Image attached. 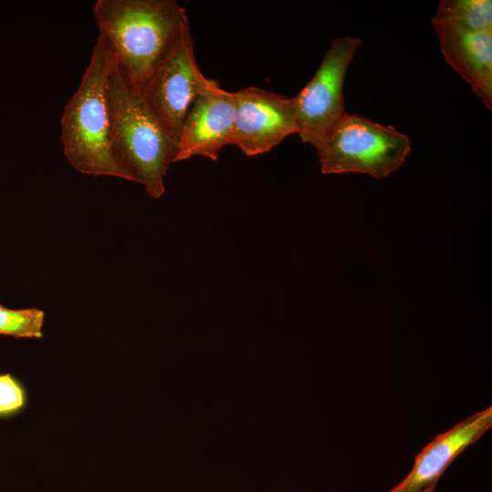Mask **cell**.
<instances>
[{"mask_svg": "<svg viewBox=\"0 0 492 492\" xmlns=\"http://www.w3.org/2000/svg\"><path fill=\"white\" fill-rule=\"evenodd\" d=\"M436 485L431 486V487H427V488H425V489H424V490H422L420 492H436Z\"/></svg>", "mask_w": 492, "mask_h": 492, "instance_id": "14", "label": "cell"}, {"mask_svg": "<svg viewBox=\"0 0 492 492\" xmlns=\"http://www.w3.org/2000/svg\"><path fill=\"white\" fill-rule=\"evenodd\" d=\"M315 150L323 174L363 173L383 179L405 163L411 145L393 126L348 113Z\"/></svg>", "mask_w": 492, "mask_h": 492, "instance_id": "4", "label": "cell"}, {"mask_svg": "<svg viewBox=\"0 0 492 492\" xmlns=\"http://www.w3.org/2000/svg\"><path fill=\"white\" fill-rule=\"evenodd\" d=\"M235 93L236 109L230 145L250 157L269 152L298 133L293 97L247 87Z\"/></svg>", "mask_w": 492, "mask_h": 492, "instance_id": "7", "label": "cell"}, {"mask_svg": "<svg viewBox=\"0 0 492 492\" xmlns=\"http://www.w3.org/2000/svg\"><path fill=\"white\" fill-rule=\"evenodd\" d=\"M446 62L492 108V32H477L432 18Z\"/></svg>", "mask_w": 492, "mask_h": 492, "instance_id": "10", "label": "cell"}, {"mask_svg": "<svg viewBox=\"0 0 492 492\" xmlns=\"http://www.w3.org/2000/svg\"><path fill=\"white\" fill-rule=\"evenodd\" d=\"M93 15L117 65L138 91L190 25L175 0H97Z\"/></svg>", "mask_w": 492, "mask_h": 492, "instance_id": "1", "label": "cell"}, {"mask_svg": "<svg viewBox=\"0 0 492 492\" xmlns=\"http://www.w3.org/2000/svg\"><path fill=\"white\" fill-rule=\"evenodd\" d=\"M236 109L235 93L210 79L192 102L177 140L174 162L192 157L217 160L223 147L230 145Z\"/></svg>", "mask_w": 492, "mask_h": 492, "instance_id": "8", "label": "cell"}, {"mask_svg": "<svg viewBox=\"0 0 492 492\" xmlns=\"http://www.w3.org/2000/svg\"><path fill=\"white\" fill-rule=\"evenodd\" d=\"M111 148L119 163L154 199L165 193L164 178L177 145L117 65L108 81Z\"/></svg>", "mask_w": 492, "mask_h": 492, "instance_id": "3", "label": "cell"}, {"mask_svg": "<svg viewBox=\"0 0 492 492\" xmlns=\"http://www.w3.org/2000/svg\"><path fill=\"white\" fill-rule=\"evenodd\" d=\"M492 425V406L475 413L437 435L415 457L409 473L388 492H420L436 485L451 463Z\"/></svg>", "mask_w": 492, "mask_h": 492, "instance_id": "9", "label": "cell"}, {"mask_svg": "<svg viewBox=\"0 0 492 492\" xmlns=\"http://www.w3.org/2000/svg\"><path fill=\"white\" fill-rule=\"evenodd\" d=\"M44 319L39 309H10L0 304V335L42 338Z\"/></svg>", "mask_w": 492, "mask_h": 492, "instance_id": "12", "label": "cell"}, {"mask_svg": "<svg viewBox=\"0 0 492 492\" xmlns=\"http://www.w3.org/2000/svg\"><path fill=\"white\" fill-rule=\"evenodd\" d=\"M27 395L22 383L11 374H0V418L20 413L26 405Z\"/></svg>", "mask_w": 492, "mask_h": 492, "instance_id": "13", "label": "cell"}, {"mask_svg": "<svg viewBox=\"0 0 492 492\" xmlns=\"http://www.w3.org/2000/svg\"><path fill=\"white\" fill-rule=\"evenodd\" d=\"M436 18L477 32H492L491 0H441Z\"/></svg>", "mask_w": 492, "mask_h": 492, "instance_id": "11", "label": "cell"}, {"mask_svg": "<svg viewBox=\"0 0 492 492\" xmlns=\"http://www.w3.org/2000/svg\"><path fill=\"white\" fill-rule=\"evenodd\" d=\"M210 78L200 69L190 25L185 26L138 90L177 145L185 117Z\"/></svg>", "mask_w": 492, "mask_h": 492, "instance_id": "5", "label": "cell"}, {"mask_svg": "<svg viewBox=\"0 0 492 492\" xmlns=\"http://www.w3.org/2000/svg\"><path fill=\"white\" fill-rule=\"evenodd\" d=\"M114 65V56L98 34L80 85L63 110L61 141L67 159L78 172L135 182L111 148L108 81Z\"/></svg>", "mask_w": 492, "mask_h": 492, "instance_id": "2", "label": "cell"}, {"mask_svg": "<svg viewBox=\"0 0 492 492\" xmlns=\"http://www.w3.org/2000/svg\"><path fill=\"white\" fill-rule=\"evenodd\" d=\"M361 44L356 37L335 38L317 71L293 97L298 135L314 149L348 114L343 84L348 67Z\"/></svg>", "mask_w": 492, "mask_h": 492, "instance_id": "6", "label": "cell"}]
</instances>
